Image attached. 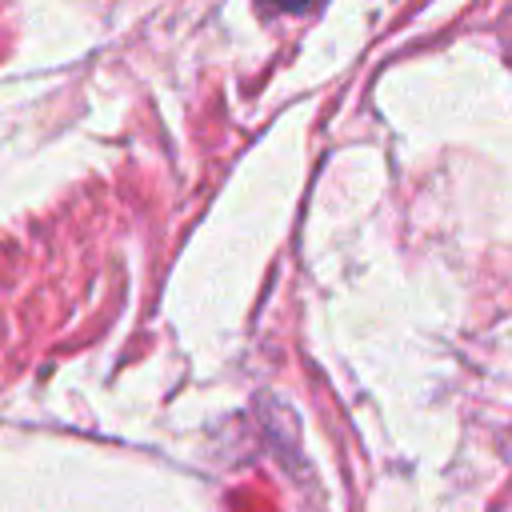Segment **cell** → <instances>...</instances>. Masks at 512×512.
<instances>
[{"instance_id":"6da1fadb","label":"cell","mask_w":512,"mask_h":512,"mask_svg":"<svg viewBox=\"0 0 512 512\" xmlns=\"http://www.w3.org/2000/svg\"><path fill=\"white\" fill-rule=\"evenodd\" d=\"M280 4H284L288 12H308V8H316L320 0H280Z\"/></svg>"}]
</instances>
